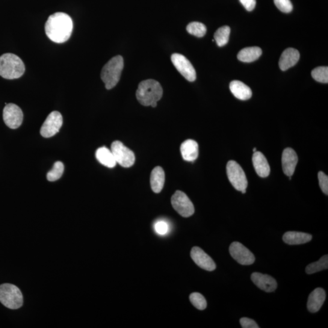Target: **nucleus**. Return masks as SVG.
<instances>
[{"label": "nucleus", "instance_id": "f257e3e1", "mask_svg": "<svg viewBox=\"0 0 328 328\" xmlns=\"http://www.w3.org/2000/svg\"><path fill=\"white\" fill-rule=\"evenodd\" d=\"M73 23L72 18L63 13H57L48 18L45 24L47 36L57 43L66 42L72 34Z\"/></svg>", "mask_w": 328, "mask_h": 328}, {"label": "nucleus", "instance_id": "f03ea898", "mask_svg": "<svg viewBox=\"0 0 328 328\" xmlns=\"http://www.w3.org/2000/svg\"><path fill=\"white\" fill-rule=\"evenodd\" d=\"M163 95V90L158 81L148 79L141 82L137 91V99L141 105L150 106L153 102H158Z\"/></svg>", "mask_w": 328, "mask_h": 328}, {"label": "nucleus", "instance_id": "7ed1b4c3", "mask_svg": "<svg viewBox=\"0 0 328 328\" xmlns=\"http://www.w3.org/2000/svg\"><path fill=\"white\" fill-rule=\"evenodd\" d=\"M25 72L24 63L19 56L7 53L0 56V76L7 79L21 78Z\"/></svg>", "mask_w": 328, "mask_h": 328}, {"label": "nucleus", "instance_id": "20e7f679", "mask_svg": "<svg viewBox=\"0 0 328 328\" xmlns=\"http://www.w3.org/2000/svg\"><path fill=\"white\" fill-rule=\"evenodd\" d=\"M124 62L122 56L117 55L112 58L104 67L101 72V79L105 88L111 90L117 84L123 69Z\"/></svg>", "mask_w": 328, "mask_h": 328}, {"label": "nucleus", "instance_id": "39448f33", "mask_svg": "<svg viewBox=\"0 0 328 328\" xmlns=\"http://www.w3.org/2000/svg\"><path fill=\"white\" fill-rule=\"evenodd\" d=\"M0 302L8 308L17 309L23 305L22 292L16 286L5 283L0 285Z\"/></svg>", "mask_w": 328, "mask_h": 328}, {"label": "nucleus", "instance_id": "423d86ee", "mask_svg": "<svg viewBox=\"0 0 328 328\" xmlns=\"http://www.w3.org/2000/svg\"><path fill=\"white\" fill-rule=\"evenodd\" d=\"M227 174L233 187L246 193L248 182L246 174L240 165L234 161H229L227 164Z\"/></svg>", "mask_w": 328, "mask_h": 328}, {"label": "nucleus", "instance_id": "0eeeda50", "mask_svg": "<svg viewBox=\"0 0 328 328\" xmlns=\"http://www.w3.org/2000/svg\"><path fill=\"white\" fill-rule=\"evenodd\" d=\"M111 150L117 164L125 168L133 166L135 162V155L132 151L120 141H114L111 144Z\"/></svg>", "mask_w": 328, "mask_h": 328}, {"label": "nucleus", "instance_id": "6e6552de", "mask_svg": "<svg viewBox=\"0 0 328 328\" xmlns=\"http://www.w3.org/2000/svg\"><path fill=\"white\" fill-rule=\"evenodd\" d=\"M171 202L174 209L182 217L188 218L194 214L193 203L184 192L176 191L171 197Z\"/></svg>", "mask_w": 328, "mask_h": 328}, {"label": "nucleus", "instance_id": "1a4fd4ad", "mask_svg": "<svg viewBox=\"0 0 328 328\" xmlns=\"http://www.w3.org/2000/svg\"><path fill=\"white\" fill-rule=\"evenodd\" d=\"M63 124V117L58 111H52L43 123L40 129L43 137L49 138L57 134Z\"/></svg>", "mask_w": 328, "mask_h": 328}, {"label": "nucleus", "instance_id": "9d476101", "mask_svg": "<svg viewBox=\"0 0 328 328\" xmlns=\"http://www.w3.org/2000/svg\"><path fill=\"white\" fill-rule=\"evenodd\" d=\"M174 66L177 70L189 82H194L196 79V73L193 65L185 56L173 54L171 57Z\"/></svg>", "mask_w": 328, "mask_h": 328}, {"label": "nucleus", "instance_id": "9b49d317", "mask_svg": "<svg viewBox=\"0 0 328 328\" xmlns=\"http://www.w3.org/2000/svg\"><path fill=\"white\" fill-rule=\"evenodd\" d=\"M229 252L232 258L242 265H250L255 262L253 254L239 242H233L230 244Z\"/></svg>", "mask_w": 328, "mask_h": 328}, {"label": "nucleus", "instance_id": "f8f14e48", "mask_svg": "<svg viewBox=\"0 0 328 328\" xmlns=\"http://www.w3.org/2000/svg\"><path fill=\"white\" fill-rule=\"evenodd\" d=\"M4 122L9 128L17 129L22 125L23 113L22 109L14 103L6 105L4 109Z\"/></svg>", "mask_w": 328, "mask_h": 328}, {"label": "nucleus", "instance_id": "ddd939ff", "mask_svg": "<svg viewBox=\"0 0 328 328\" xmlns=\"http://www.w3.org/2000/svg\"><path fill=\"white\" fill-rule=\"evenodd\" d=\"M190 255L195 264L203 270L213 271L217 267L211 257L199 247L192 248Z\"/></svg>", "mask_w": 328, "mask_h": 328}, {"label": "nucleus", "instance_id": "4468645a", "mask_svg": "<svg viewBox=\"0 0 328 328\" xmlns=\"http://www.w3.org/2000/svg\"><path fill=\"white\" fill-rule=\"evenodd\" d=\"M251 280L257 287L267 292H274L277 288L276 280L269 275L254 273L251 276Z\"/></svg>", "mask_w": 328, "mask_h": 328}, {"label": "nucleus", "instance_id": "2eb2a0df", "mask_svg": "<svg viewBox=\"0 0 328 328\" xmlns=\"http://www.w3.org/2000/svg\"><path fill=\"white\" fill-rule=\"evenodd\" d=\"M282 162L284 173L286 176L291 177L295 172L298 163L297 153L291 148L286 149L283 152Z\"/></svg>", "mask_w": 328, "mask_h": 328}, {"label": "nucleus", "instance_id": "dca6fc26", "mask_svg": "<svg viewBox=\"0 0 328 328\" xmlns=\"http://www.w3.org/2000/svg\"><path fill=\"white\" fill-rule=\"evenodd\" d=\"M326 299V292L321 288H316L310 294L307 307L309 312H317L320 309Z\"/></svg>", "mask_w": 328, "mask_h": 328}, {"label": "nucleus", "instance_id": "f3484780", "mask_svg": "<svg viewBox=\"0 0 328 328\" xmlns=\"http://www.w3.org/2000/svg\"><path fill=\"white\" fill-rule=\"evenodd\" d=\"M252 162L256 173L261 178H267L270 175L271 168L269 165L267 159L265 155L260 152L253 153Z\"/></svg>", "mask_w": 328, "mask_h": 328}, {"label": "nucleus", "instance_id": "a211bd4d", "mask_svg": "<svg viewBox=\"0 0 328 328\" xmlns=\"http://www.w3.org/2000/svg\"><path fill=\"white\" fill-rule=\"evenodd\" d=\"M300 59V53L294 48L286 49L282 53L279 61L280 69L286 71L296 64Z\"/></svg>", "mask_w": 328, "mask_h": 328}, {"label": "nucleus", "instance_id": "6ab92c4d", "mask_svg": "<svg viewBox=\"0 0 328 328\" xmlns=\"http://www.w3.org/2000/svg\"><path fill=\"white\" fill-rule=\"evenodd\" d=\"M180 149L182 158L186 161L193 162L199 157V144L194 140H186L181 144Z\"/></svg>", "mask_w": 328, "mask_h": 328}, {"label": "nucleus", "instance_id": "aec40b11", "mask_svg": "<svg viewBox=\"0 0 328 328\" xmlns=\"http://www.w3.org/2000/svg\"><path fill=\"white\" fill-rule=\"evenodd\" d=\"M230 90L236 98L241 100L249 99L252 95L250 88L239 81H233L230 83Z\"/></svg>", "mask_w": 328, "mask_h": 328}, {"label": "nucleus", "instance_id": "412c9836", "mask_svg": "<svg viewBox=\"0 0 328 328\" xmlns=\"http://www.w3.org/2000/svg\"><path fill=\"white\" fill-rule=\"evenodd\" d=\"M312 236L309 233L299 232H286L283 236L284 242L289 245H299L308 243Z\"/></svg>", "mask_w": 328, "mask_h": 328}, {"label": "nucleus", "instance_id": "4be33fe9", "mask_svg": "<svg viewBox=\"0 0 328 328\" xmlns=\"http://www.w3.org/2000/svg\"><path fill=\"white\" fill-rule=\"evenodd\" d=\"M165 183V172L161 167H156L151 173L150 184L152 190L156 193H160Z\"/></svg>", "mask_w": 328, "mask_h": 328}, {"label": "nucleus", "instance_id": "5701e85b", "mask_svg": "<svg viewBox=\"0 0 328 328\" xmlns=\"http://www.w3.org/2000/svg\"><path fill=\"white\" fill-rule=\"evenodd\" d=\"M96 158L100 164L108 168H114L117 164L111 150L105 147L97 150Z\"/></svg>", "mask_w": 328, "mask_h": 328}, {"label": "nucleus", "instance_id": "b1692460", "mask_svg": "<svg viewBox=\"0 0 328 328\" xmlns=\"http://www.w3.org/2000/svg\"><path fill=\"white\" fill-rule=\"evenodd\" d=\"M261 54L262 50L259 47H248L239 51L237 58L239 61L250 63L256 60Z\"/></svg>", "mask_w": 328, "mask_h": 328}, {"label": "nucleus", "instance_id": "393cba45", "mask_svg": "<svg viewBox=\"0 0 328 328\" xmlns=\"http://www.w3.org/2000/svg\"><path fill=\"white\" fill-rule=\"evenodd\" d=\"M230 33V28L227 26H223L216 31L214 38L218 46L222 47L227 45L229 40Z\"/></svg>", "mask_w": 328, "mask_h": 328}, {"label": "nucleus", "instance_id": "a878e982", "mask_svg": "<svg viewBox=\"0 0 328 328\" xmlns=\"http://www.w3.org/2000/svg\"><path fill=\"white\" fill-rule=\"evenodd\" d=\"M328 268V256L324 255L317 262L309 264L306 268V273L312 274L318 272L326 270Z\"/></svg>", "mask_w": 328, "mask_h": 328}, {"label": "nucleus", "instance_id": "bb28decb", "mask_svg": "<svg viewBox=\"0 0 328 328\" xmlns=\"http://www.w3.org/2000/svg\"><path fill=\"white\" fill-rule=\"evenodd\" d=\"M64 172V165L61 162H56L52 169L47 174V179L49 181H57L61 178Z\"/></svg>", "mask_w": 328, "mask_h": 328}, {"label": "nucleus", "instance_id": "cd10ccee", "mask_svg": "<svg viewBox=\"0 0 328 328\" xmlns=\"http://www.w3.org/2000/svg\"><path fill=\"white\" fill-rule=\"evenodd\" d=\"M187 31L189 34L197 37L205 36L207 32L206 26L200 22H191L187 26Z\"/></svg>", "mask_w": 328, "mask_h": 328}, {"label": "nucleus", "instance_id": "c85d7f7f", "mask_svg": "<svg viewBox=\"0 0 328 328\" xmlns=\"http://www.w3.org/2000/svg\"><path fill=\"white\" fill-rule=\"evenodd\" d=\"M313 79L316 81L323 84L328 83V68L326 67H320L316 68L312 70L311 73Z\"/></svg>", "mask_w": 328, "mask_h": 328}, {"label": "nucleus", "instance_id": "c756f323", "mask_svg": "<svg viewBox=\"0 0 328 328\" xmlns=\"http://www.w3.org/2000/svg\"><path fill=\"white\" fill-rule=\"evenodd\" d=\"M190 300L191 303L198 309L203 311L207 308L206 300L202 294L199 292H194L190 295Z\"/></svg>", "mask_w": 328, "mask_h": 328}, {"label": "nucleus", "instance_id": "7c9ffc66", "mask_svg": "<svg viewBox=\"0 0 328 328\" xmlns=\"http://www.w3.org/2000/svg\"><path fill=\"white\" fill-rule=\"evenodd\" d=\"M277 8L283 13H289L293 10L290 0H274Z\"/></svg>", "mask_w": 328, "mask_h": 328}, {"label": "nucleus", "instance_id": "2f4dec72", "mask_svg": "<svg viewBox=\"0 0 328 328\" xmlns=\"http://www.w3.org/2000/svg\"><path fill=\"white\" fill-rule=\"evenodd\" d=\"M319 185L322 191L325 194H328V177L323 171H320L318 174Z\"/></svg>", "mask_w": 328, "mask_h": 328}, {"label": "nucleus", "instance_id": "473e14b6", "mask_svg": "<svg viewBox=\"0 0 328 328\" xmlns=\"http://www.w3.org/2000/svg\"><path fill=\"white\" fill-rule=\"evenodd\" d=\"M156 233L159 235H164L167 234L169 231V225L164 221H159L156 222L154 226Z\"/></svg>", "mask_w": 328, "mask_h": 328}, {"label": "nucleus", "instance_id": "72a5a7b5", "mask_svg": "<svg viewBox=\"0 0 328 328\" xmlns=\"http://www.w3.org/2000/svg\"><path fill=\"white\" fill-rule=\"evenodd\" d=\"M240 324L243 328H259L255 321L249 318L243 317L240 319Z\"/></svg>", "mask_w": 328, "mask_h": 328}, {"label": "nucleus", "instance_id": "f704fd0d", "mask_svg": "<svg viewBox=\"0 0 328 328\" xmlns=\"http://www.w3.org/2000/svg\"><path fill=\"white\" fill-rule=\"evenodd\" d=\"M239 2L248 11H252L255 8L256 0H239Z\"/></svg>", "mask_w": 328, "mask_h": 328}, {"label": "nucleus", "instance_id": "c9c22d12", "mask_svg": "<svg viewBox=\"0 0 328 328\" xmlns=\"http://www.w3.org/2000/svg\"><path fill=\"white\" fill-rule=\"evenodd\" d=\"M256 148H254V149H253V153H255V152H256Z\"/></svg>", "mask_w": 328, "mask_h": 328}]
</instances>
